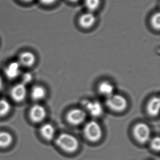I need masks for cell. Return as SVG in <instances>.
Instances as JSON below:
<instances>
[{"label": "cell", "mask_w": 160, "mask_h": 160, "mask_svg": "<svg viewBox=\"0 0 160 160\" xmlns=\"http://www.w3.org/2000/svg\"><path fill=\"white\" fill-rule=\"evenodd\" d=\"M58 147L68 154H73L78 151L80 144L76 136L68 133H62L55 139Z\"/></svg>", "instance_id": "6da1fadb"}, {"label": "cell", "mask_w": 160, "mask_h": 160, "mask_svg": "<svg viewBox=\"0 0 160 160\" xmlns=\"http://www.w3.org/2000/svg\"><path fill=\"white\" fill-rule=\"evenodd\" d=\"M83 133L85 138L91 143H96L102 139L103 130L98 122L90 121L85 125Z\"/></svg>", "instance_id": "7a4b0ae2"}, {"label": "cell", "mask_w": 160, "mask_h": 160, "mask_svg": "<svg viewBox=\"0 0 160 160\" xmlns=\"http://www.w3.org/2000/svg\"><path fill=\"white\" fill-rule=\"evenodd\" d=\"M152 131L149 126L144 122H139L133 128V134L136 141L140 144H145L151 139Z\"/></svg>", "instance_id": "3957f363"}, {"label": "cell", "mask_w": 160, "mask_h": 160, "mask_svg": "<svg viewBox=\"0 0 160 160\" xmlns=\"http://www.w3.org/2000/svg\"><path fill=\"white\" fill-rule=\"evenodd\" d=\"M106 105L113 111L120 112L128 107V102L123 96L114 93L107 98Z\"/></svg>", "instance_id": "277c9868"}, {"label": "cell", "mask_w": 160, "mask_h": 160, "mask_svg": "<svg viewBox=\"0 0 160 160\" xmlns=\"http://www.w3.org/2000/svg\"><path fill=\"white\" fill-rule=\"evenodd\" d=\"M87 118V112L84 109L74 108L70 110L67 115V120L73 126L80 125L82 124Z\"/></svg>", "instance_id": "5b68a950"}, {"label": "cell", "mask_w": 160, "mask_h": 160, "mask_svg": "<svg viewBox=\"0 0 160 160\" xmlns=\"http://www.w3.org/2000/svg\"><path fill=\"white\" fill-rule=\"evenodd\" d=\"M82 106L86 112H88L94 118L101 116L103 112L102 104L98 101H85L82 102Z\"/></svg>", "instance_id": "8992f818"}, {"label": "cell", "mask_w": 160, "mask_h": 160, "mask_svg": "<svg viewBox=\"0 0 160 160\" xmlns=\"http://www.w3.org/2000/svg\"><path fill=\"white\" fill-rule=\"evenodd\" d=\"M31 120L34 123H39L43 121L47 117L46 108L41 104L33 105L29 112Z\"/></svg>", "instance_id": "52a82bcc"}, {"label": "cell", "mask_w": 160, "mask_h": 160, "mask_svg": "<svg viewBox=\"0 0 160 160\" xmlns=\"http://www.w3.org/2000/svg\"><path fill=\"white\" fill-rule=\"evenodd\" d=\"M27 94L26 85L23 83L15 85L11 89V98L16 102H22L26 98Z\"/></svg>", "instance_id": "ba28073f"}, {"label": "cell", "mask_w": 160, "mask_h": 160, "mask_svg": "<svg viewBox=\"0 0 160 160\" xmlns=\"http://www.w3.org/2000/svg\"><path fill=\"white\" fill-rule=\"evenodd\" d=\"M36 57L35 54L30 52H24L20 54L19 61L20 66L25 67H31L35 65Z\"/></svg>", "instance_id": "9c48e42d"}, {"label": "cell", "mask_w": 160, "mask_h": 160, "mask_svg": "<svg viewBox=\"0 0 160 160\" xmlns=\"http://www.w3.org/2000/svg\"><path fill=\"white\" fill-rule=\"evenodd\" d=\"M96 20L95 14L89 12L81 15L79 19V24L82 28H89L94 25Z\"/></svg>", "instance_id": "30bf717a"}, {"label": "cell", "mask_w": 160, "mask_h": 160, "mask_svg": "<svg viewBox=\"0 0 160 160\" xmlns=\"http://www.w3.org/2000/svg\"><path fill=\"white\" fill-rule=\"evenodd\" d=\"M39 133L46 141L50 142L55 138V129L51 123H44L39 129Z\"/></svg>", "instance_id": "8fae6325"}, {"label": "cell", "mask_w": 160, "mask_h": 160, "mask_svg": "<svg viewBox=\"0 0 160 160\" xmlns=\"http://www.w3.org/2000/svg\"><path fill=\"white\" fill-rule=\"evenodd\" d=\"M20 67L21 66L18 62L10 63L4 70L6 76L10 79L17 78L20 74Z\"/></svg>", "instance_id": "7c38bea8"}, {"label": "cell", "mask_w": 160, "mask_h": 160, "mask_svg": "<svg viewBox=\"0 0 160 160\" xmlns=\"http://www.w3.org/2000/svg\"><path fill=\"white\" fill-rule=\"evenodd\" d=\"M160 100L158 97H154L150 100L147 106L148 112L152 117H156L159 114Z\"/></svg>", "instance_id": "4fadbf2b"}, {"label": "cell", "mask_w": 160, "mask_h": 160, "mask_svg": "<svg viewBox=\"0 0 160 160\" xmlns=\"http://www.w3.org/2000/svg\"><path fill=\"white\" fill-rule=\"evenodd\" d=\"M98 91L102 95L108 98L114 93V86L112 82L104 81L101 82L99 85Z\"/></svg>", "instance_id": "5bb4252c"}, {"label": "cell", "mask_w": 160, "mask_h": 160, "mask_svg": "<svg viewBox=\"0 0 160 160\" xmlns=\"http://www.w3.org/2000/svg\"><path fill=\"white\" fill-rule=\"evenodd\" d=\"M31 97L36 101H39L46 98L47 91L44 87L36 85L32 88L31 91Z\"/></svg>", "instance_id": "9a60e30c"}, {"label": "cell", "mask_w": 160, "mask_h": 160, "mask_svg": "<svg viewBox=\"0 0 160 160\" xmlns=\"http://www.w3.org/2000/svg\"><path fill=\"white\" fill-rule=\"evenodd\" d=\"M12 135L6 131L0 132V148L5 149L10 147L13 143Z\"/></svg>", "instance_id": "2e32d148"}, {"label": "cell", "mask_w": 160, "mask_h": 160, "mask_svg": "<svg viewBox=\"0 0 160 160\" xmlns=\"http://www.w3.org/2000/svg\"><path fill=\"white\" fill-rule=\"evenodd\" d=\"M11 106L9 102L5 99L0 100V117L6 116L11 112Z\"/></svg>", "instance_id": "e0dca14e"}, {"label": "cell", "mask_w": 160, "mask_h": 160, "mask_svg": "<svg viewBox=\"0 0 160 160\" xmlns=\"http://www.w3.org/2000/svg\"><path fill=\"white\" fill-rule=\"evenodd\" d=\"M85 6L90 12L96 11L101 4V0H84Z\"/></svg>", "instance_id": "ac0fdd59"}, {"label": "cell", "mask_w": 160, "mask_h": 160, "mask_svg": "<svg viewBox=\"0 0 160 160\" xmlns=\"http://www.w3.org/2000/svg\"><path fill=\"white\" fill-rule=\"evenodd\" d=\"M151 24L153 28L159 30L160 28V14L159 12H157L152 15L150 20Z\"/></svg>", "instance_id": "d6986e66"}, {"label": "cell", "mask_w": 160, "mask_h": 160, "mask_svg": "<svg viewBox=\"0 0 160 160\" xmlns=\"http://www.w3.org/2000/svg\"><path fill=\"white\" fill-rule=\"evenodd\" d=\"M150 147L151 149L155 152H160V139L158 136L155 137L150 140Z\"/></svg>", "instance_id": "ffe728a7"}, {"label": "cell", "mask_w": 160, "mask_h": 160, "mask_svg": "<svg viewBox=\"0 0 160 160\" xmlns=\"http://www.w3.org/2000/svg\"><path fill=\"white\" fill-rule=\"evenodd\" d=\"M33 77L31 74L30 73H27L24 74L22 77V82L24 84L26 85V84H28L32 80Z\"/></svg>", "instance_id": "44dd1931"}, {"label": "cell", "mask_w": 160, "mask_h": 160, "mask_svg": "<svg viewBox=\"0 0 160 160\" xmlns=\"http://www.w3.org/2000/svg\"><path fill=\"white\" fill-rule=\"evenodd\" d=\"M41 3L45 6H50L56 3L58 0H39Z\"/></svg>", "instance_id": "7402d4cb"}, {"label": "cell", "mask_w": 160, "mask_h": 160, "mask_svg": "<svg viewBox=\"0 0 160 160\" xmlns=\"http://www.w3.org/2000/svg\"><path fill=\"white\" fill-rule=\"evenodd\" d=\"M20 1L23 2V3H29L31 2H32L34 0H19Z\"/></svg>", "instance_id": "603a6c76"}, {"label": "cell", "mask_w": 160, "mask_h": 160, "mask_svg": "<svg viewBox=\"0 0 160 160\" xmlns=\"http://www.w3.org/2000/svg\"><path fill=\"white\" fill-rule=\"evenodd\" d=\"M2 87H3V80L0 76V91L2 90Z\"/></svg>", "instance_id": "cb8c5ba5"}, {"label": "cell", "mask_w": 160, "mask_h": 160, "mask_svg": "<svg viewBox=\"0 0 160 160\" xmlns=\"http://www.w3.org/2000/svg\"><path fill=\"white\" fill-rule=\"evenodd\" d=\"M69 2H71V3H77L78 2L79 0H68Z\"/></svg>", "instance_id": "d4e9b609"}]
</instances>
